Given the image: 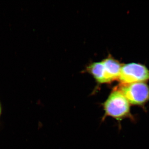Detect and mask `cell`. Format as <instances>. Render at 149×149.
<instances>
[{"mask_svg": "<svg viewBox=\"0 0 149 149\" xmlns=\"http://www.w3.org/2000/svg\"><path fill=\"white\" fill-rule=\"evenodd\" d=\"M103 107L105 116L120 120L130 116V104L119 89L111 93Z\"/></svg>", "mask_w": 149, "mask_h": 149, "instance_id": "cell-1", "label": "cell"}, {"mask_svg": "<svg viewBox=\"0 0 149 149\" xmlns=\"http://www.w3.org/2000/svg\"><path fill=\"white\" fill-rule=\"evenodd\" d=\"M119 89L130 104L143 105L149 101V86L145 82L122 85Z\"/></svg>", "mask_w": 149, "mask_h": 149, "instance_id": "cell-2", "label": "cell"}, {"mask_svg": "<svg viewBox=\"0 0 149 149\" xmlns=\"http://www.w3.org/2000/svg\"><path fill=\"white\" fill-rule=\"evenodd\" d=\"M118 79L122 85L145 82L149 80V70L140 63H128L122 65Z\"/></svg>", "mask_w": 149, "mask_h": 149, "instance_id": "cell-3", "label": "cell"}, {"mask_svg": "<svg viewBox=\"0 0 149 149\" xmlns=\"http://www.w3.org/2000/svg\"><path fill=\"white\" fill-rule=\"evenodd\" d=\"M102 62L104 67L107 83L118 79L122 66L121 64L111 58H108Z\"/></svg>", "mask_w": 149, "mask_h": 149, "instance_id": "cell-4", "label": "cell"}, {"mask_svg": "<svg viewBox=\"0 0 149 149\" xmlns=\"http://www.w3.org/2000/svg\"><path fill=\"white\" fill-rule=\"evenodd\" d=\"M88 70L100 83H107L104 67L102 62L94 63L89 66Z\"/></svg>", "mask_w": 149, "mask_h": 149, "instance_id": "cell-5", "label": "cell"}, {"mask_svg": "<svg viewBox=\"0 0 149 149\" xmlns=\"http://www.w3.org/2000/svg\"><path fill=\"white\" fill-rule=\"evenodd\" d=\"M2 113V106L1 103L0 101V118L1 116Z\"/></svg>", "mask_w": 149, "mask_h": 149, "instance_id": "cell-6", "label": "cell"}]
</instances>
